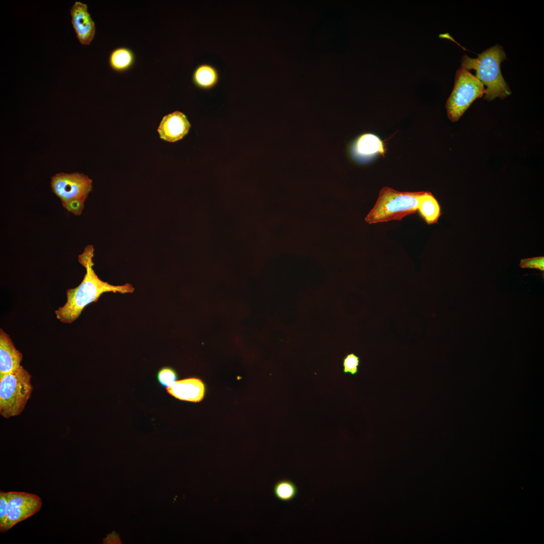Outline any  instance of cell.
Returning <instances> with one entry per match:
<instances>
[{
	"label": "cell",
	"instance_id": "21",
	"mask_svg": "<svg viewBox=\"0 0 544 544\" xmlns=\"http://www.w3.org/2000/svg\"><path fill=\"white\" fill-rule=\"evenodd\" d=\"M119 541H120L119 538L117 536L116 534H111L108 535V537L106 538V541L107 542V543H118L117 542H119Z\"/></svg>",
	"mask_w": 544,
	"mask_h": 544
},
{
	"label": "cell",
	"instance_id": "16",
	"mask_svg": "<svg viewBox=\"0 0 544 544\" xmlns=\"http://www.w3.org/2000/svg\"><path fill=\"white\" fill-rule=\"evenodd\" d=\"M274 493L279 500L289 502L296 497L298 488L293 482L286 479L281 480L275 484Z\"/></svg>",
	"mask_w": 544,
	"mask_h": 544
},
{
	"label": "cell",
	"instance_id": "19",
	"mask_svg": "<svg viewBox=\"0 0 544 544\" xmlns=\"http://www.w3.org/2000/svg\"><path fill=\"white\" fill-rule=\"evenodd\" d=\"M520 266L522 268H535L543 271L544 257L537 256L522 259L520 262Z\"/></svg>",
	"mask_w": 544,
	"mask_h": 544
},
{
	"label": "cell",
	"instance_id": "6",
	"mask_svg": "<svg viewBox=\"0 0 544 544\" xmlns=\"http://www.w3.org/2000/svg\"><path fill=\"white\" fill-rule=\"evenodd\" d=\"M485 93L483 83L468 70L460 67L456 72L455 84L446 107L449 119L459 120L471 104Z\"/></svg>",
	"mask_w": 544,
	"mask_h": 544
},
{
	"label": "cell",
	"instance_id": "2",
	"mask_svg": "<svg viewBox=\"0 0 544 544\" xmlns=\"http://www.w3.org/2000/svg\"><path fill=\"white\" fill-rule=\"evenodd\" d=\"M506 59L503 47L498 44L483 51L477 58L465 54L461 60V67L469 71H475V76L486 86L484 99L488 101L497 97L503 99L511 94L503 77L500 65Z\"/></svg>",
	"mask_w": 544,
	"mask_h": 544
},
{
	"label": "cell",
	"instance_id": "14",
	"mask_svg": "<svg viewBox=\"0 0 544 544\" xmlns=\"http://www.w3.org/2000/svg\"><path fill=\"white\" fill-rule=\"evenodd\" d=\"M219 74L217 70L209 64H202L194 70L192 80L197 87L209 90L214 87L218 83Z\"/></svg>",
	"mask_w": 544,
	"mask_h": 544
},
{
	"label": "cell",
	"instance_id": "15",
	"mask_svg": "<svg viewBox=\"0 0 544 544\" xmlns=\"http://www.w3.org/2000/svg\"><path fill=\"white\" fill-rule=\"evenodd\" d=\"M133 53L126 48H118L111 53L109 64L111 67L116 71H123L128 69L133 63Z\"/></svg>",
	"mask_w": 544,
	"mask_h": 544
},
{
	"label": "cell",
	"instance_id": "4",
	"mask_svg": "<svg viewBox=\"0 0 544 544\" xmlns=\"http://www.w3.org/2000/svg\"><path fill=\"white\" fill-rule=\"evenodd\" d=\"M31 376L21 365L0 378V414L5 418L20 415L31 396Z\"/></svg>",
	"mask_w": 544,
	"mask_h": 544
},
{
	"label": "cell",
	"instance_id": "11",
	"mask_svg": "<svg viewBox=\"0 0 544 544\" xmlns=\"http://www.w3.org/2000/svg\"><path fill=\"white\" fill-rule=\"evenodd\" d=\"M166 390L169 394L177 399L197 402L203 398L205 387L200 379L189 378L176 381L171 386L166 388Z\"/></svg>",
	"mask_w": 544,
	"mask_h": 544
},
{
	"label": "cell",
	"instance_id": "5",
	"mask_svg": "<svg viewBox=\"0 0 544 544\" xmlns=\"http://www.w3.org/2000/svg\"><path fill=\"white\" fill-rule=\"evenodd\" d=\"M92 181L83 173L60 172L51 177L50 185L53 193L61 200L68 212L80 216L84 202L92 189Z\"/></svg>",
	"mask_w": 544,
	"mask_h": 544
},
{
	"label": "cell",
	"instance_id": "10",
	"mask_svg": "<svg viewBox=\"0 0 544 544\" xmlns=\"http://www.w3.org/2000/svg\"><path fill=\"white\" fill-rule=\"evenodd\" d=\"M190 127V124L185 114L176 111L164 116L158 131L161 139L175 142L186 135Z\"/></svg>",
	"mask_w": 544,
	"mask_h": 544
},
{
	"label": "cell",
	"instance_id": "7",
	"mask_svg": "<svg viewBox=\"0 0 544 544\" xmlns=\"http://www.w3.org/2000/svg\"><path fill=\"white\" fill-rule=\"evenodd\" d=\"M8 494L7 520L4 532L38 512L42 501L37 495L17 491Z\"/></svg>",
	"mask_w": 544,
	"mask_h": 544
},
{
	"label": "cell",
	"instance_id": "18",
	"mask_svg": "<svg viewBox=\"0 0 544 544\" xmlns=\"http://www.w3.org/2000/svg\"><path fill=\"white\" fill-rule=\"evenodd\" d=\"M360 363L359 357L354 353L347 355L343 359V371L345 373H350L353 375L358 372Z\"/></svg>",
	"mask_w": 544,
	"mask_h": 544
},
{
	"label": "cell",
	"instance_id": "1",
	"mask_svg": "<svg viewBox=\"0 0 544 544\" xmlns=\"http://www.w3.org/2000/svg\"><path fill=\"white\" fill-rule=\"evenodd\" d=\"M93 246L89 245L78 256V261L85 267L86 273L79 286L66 290V302L55 311L57 319L62 323H71L76 320L86 306L97 302L105 292L125 294L132 293L134 290L129 283L114 286L100 280L93 268Z\"/></svg>",
	"mask_w": 544,
	"mask_h": 544
},
{
	"label": "cell",
	"instance_id": "13",
	"mask_svg": "<svg viewBox=\"0 0 544 544\" xmlns=\"http://www.w3.org/2000/svg\"><path fill=\"white\" fill-rule=\"evenodd\" d=\"M418 211L428 225L437 223L442 214L438 200L428 191H423L419 199Z\"/></svg>",
	"mask_w": 544,
	"mask_h": 544
},
{
	"label": "cell",
	"instance_id": "8",
	"mask_svg": "<svg viewBox=\"0 0 544 544\" xmlns=\"http://www.w3.org/2000/svg\"><path fill=\"white\" fill-rule=\"evenodd\" d=\"M70 13L78 39L83 45H89L94 38L96 27L88 11L87 5L76 1L71 8Z\"/></svg>",
	"mask_w": 544,
	"mask_h": 544
},
{
	"label": "cell",
	"instance_id": "3",
	"mask_svg": "<svg viewBox=\"0 0 544 544\" xmlns=\"http://www.w3.org/2000/svg\"><path fill=\"white\" fill-rule=\"evenodd\" d=\"M423 191L401 192L388 187L380 191L374 207L365 221L370 224L401 220L418 211L420 197Z\"/></svg>",
	"mask_w": 544,
	"mask_h": 544
},
{
	"label": "cell",
	"instance_id": "17",
	"mask_svg": "<svg viewBox=\"0 0 544 544\" xmlns=\"http://www.w3.org/2000/svg\"><path fill=\"white\" fill-rule=\"evenodd\" d=\"M157 378L161 386L167 388L176 381L177 375L174 369L169 366H165L158 371Z\"/></svg>",
	"mask_w": 544,
	"mask_h": 544
},
{
	"label": "cell",
	"instance_id": "9",
	"mask_svg": "<svg viewBox=\"0 0 544 544\" xmlns=\"http://www.w3.org/2000/svg\"><path fill=\"white\" fill-rule=\"evenodd\" d=\"M383 142L376 135L365 133L358 136L349 147L351 157L359 163H365L374 156L383 154Z\"/></svg>",
	"mask_w": 544,
	"mask_h": 544
},
{
	"label": "cell",
	"instance_id": "20",
	"mask_svg": "<svg viewBox=\"0 0 544 544\" xmlns=\"http://www.w3.org/2000/svg\"><path fill=\"white\" fill-rule=\"evenodd\" d=\"M8 494L2 491H0V531L4 532L7 520L8 507Z\"/></svg>",
	"mask_w": 544,
	"mask_h": 544
},
{
	"label": "cell",
	"instance_id": "12",
	"mask_svg": "<svg viewBox=\"0 0 544 544\" xmlns=\"http://www.w3.org/2000/svg\"><path fill=\"white\" fill-rule=\"evenodd\" d=\"M23 355L16 349L9 335L0 329V378L17 370Z\"/></svg>",
	"mask_w": 544,
	"mask_h": 544
}]
</instances>
